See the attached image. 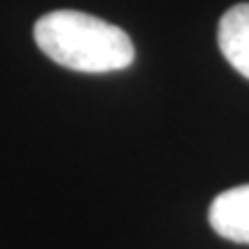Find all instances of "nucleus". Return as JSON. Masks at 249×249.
<instances>
[{
  "label": "nucleus",
  "mask_w": 249,
  "mask_h": 249,
  "mask_svg": "<svg viewBox=\"0 0 249 249\" xmlns=\"http://www.w3.org/2000/svg\"><path fill=\"white\" fill-rule=\"evenodd\" d=\"M33 33L46 58L83 74L124 70L136 55L132 39L123 28L74 9L44 14Z\"/></svg>",
  "instance_id": "f257e3e1"
},
{
  "label": "nucleus",
  "mask_w": 249,
  "mask_h": 249,
  "mask_svg": "<svg viewBox=\"0 0 249 249\" xmlns=\"http://www.w3.org/2000/svg\"><path fill=\"white\" fill-rule=\"evenodd\" d=\"M208 219L217 235L249 245V185L222 192L210 205Z\"/></svg>",
  "instance_id": "f03ea898"
},
{
  "label": "nucleus",
  "mask_w": 249,
  "mask_h": 249,
  "mask_svg": "<svg viewBox=\"0 0 249 249\" xmlns=\"http://www.w3.org/2000/svg\"><path fill=\"white\" fill-rule=\"evenodd\" d=\"M219 51L233 70L249 79V2L233 5L219 18Z\"/></svg>",
  "instance_id": "7ed1b4c3"
}]
</instances>
